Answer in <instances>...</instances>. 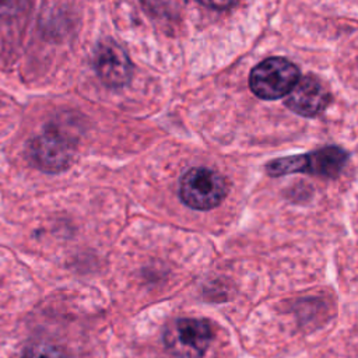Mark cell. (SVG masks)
I'll return each instance as SVG.
<instances>
[{
	"label": "cell",
	"mask_w": 358,
	"mask_h": 358,
	"mask_svg": "<svg viewBox=\"0 0 358 358\" xmlns=\"http://www.w3.org/2000/svg\"><path fill=\"white\" fill-rule=\"evenodd\" d=\"M347 158L348 155L343 148L337 145H327L303 155L275 158L267 162L266 171L270 176H284L289 173L305 172L334 179L343 171Z\"/></svg>",
	"instance_id": "6da1fadb"
},
{
	"label": "cell",
	"mask_w": 358,
	"mask_h": 358,
	"mask_svg": "<svg viewBox=\"0 0 358 358\" xmlns=\"http://www.w3.org/2000/svg\"><path fill=\"white\" fill-rule=\"evenodd\" d=\"M227 180L208 168H192L180 179L179 197L193 210L207 211L217 207L227 196Z\"/></svg>",
	"instance_id": "7a4b0ae2"
},
{
	"label": "cell",
	"mask_w": 358,
	"mask_h": 358,
	"mask_svg": "<svg viewBox=\"0 0 358 358\" xmlns=\"http://www.w3.org/2000/svg\"><path fill=\"white\" fill-rule=\"evenodd\" d=\"M298 80L299 70L294 63L284 57H268L250 71L249 87L256 96L273 101L288 95Z\"/></svg>",
	"instance_id": "3957f363"
},
{
	"label": "cell",
	"mask_w": 358,
	"mask_h": 358,
	"mask_svg": "<svg viewBox=\"0 0 358 358\" xmlns=\"http://www.w3.org/2000/svg\"><path fill=\"white\" fill-rule=\"evenodd\" d=\"M213 340L207 320L182 317L172 322L164 334L165 347L176 358H201Z\"/></svg>",
	"instance_id": "277c9868"
},
{
	"label": "cell",
	"mask_w": 358,
	"mask_h": 358,
	"mask_svg": "<svg viewBox=\"0 0 358 358\" xmlns=\"http://www.w3.org/2000/svg\"><path fill=\"white\" fill-rule=\"evenodd\" d=\"M29 154L39 169L46 172H60L71 164L74 147L63 134L46 131L32 140Z\"/></svg>",
	"instance_id": "5b68a950"
},
{
	"label": "cell",
	"mask_w": 358,
	"mask_h": 358,
	"mask_svg": "<svg viewBox=\"0 0 358 358\" xmlns=\"http://www.w3.org/2000/svg\"><path fill=\"white\" fill-rule=\"evenodd\" d=\"M95 71L108 87H123L131 77V63L127 53L112 39L99 42L95 50Z\"/></svg>",
	"instance_id": "8992f818"
},
{
	"label": "cell",
	"mask_w": 358,
	"mask_h": 358,
	"mask_svg": "<svg viewBox=\"0 0 358 358\" xmlns=\"http://www.w3.org/2000/svg\"><path fill=\"white\" fill-rule=\"evenodd\" d=\"M329 101L330 95L322 83L312 76H306L296 81L285 98V105L301 116L312 117L323 112Z\"/></svg>",
	"instance_id": "52a82bcc"
},
{
	"label": "cell",
	"mask_w": 358,
	"mask_h": 358,
	"mask_svg": "<svg viewBox=\"0 0 358 358\" xmlns=\"http://www.w3.org/2000/svg\"><path fill=\"white\" fill-rule=\"evenodd\" d=\"M22 358H66V355L60 348L55 345L39 343L29 345L25 350Z\"/></svg>",
	"instance_id": "ba28073f"
}]
</instances>
